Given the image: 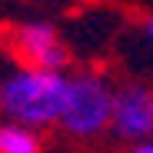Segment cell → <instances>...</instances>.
<instances>
[{
    "instance_id": "8992f818",
    "label": "cell",
    "mask_w": 153,
    "mask_h": 153,
    "mask_svg": "<svg viewBox=\"0 0 153 153\" xmlns=\"http://www.w3.org/2000/svg\"><path fill=\"white\" fill-rule=\"evenodd\" d=\"M130 153H153V137H150V140H140V143H133V146H130Z\"/></svg>"
},
{
    "instance_id": "6da1fadb",
    "label": "cell",
    "mask_w": 153,
    "mask_h": 153,
    "mask_svg": "<svg viewBox=\"0 0 153 153\" xmlns=\"http://www.w3.org/2000/svg\"><path fill=\"white\" fill-rule=\"evenodd\" d=\"M67 93V73H50L37 67H13L0 76V113L7 123L47 130L57 126Z\"/></svg>"
},
{
    "instance_id": "7a4b0ae2",
    "label": "cell",
    "mask_w": 153,
    "mask_h": 153,
    "mask_svg": "<svg viewBox=\"0 0 153 153\" xmlns=\"http://www.w3.org/2000/svg\"><path fill=\"white\" fill-rule=\"evenodd\" d=\"M113 90L117 83L100 70H76L67 73V93L57 126L76 140H93L110 130V113H113Z\"/></svg>"
},
{
    "instance_id": "3957f363",
    "label": "cell",
    "mask_w": 153,
    "mask_h": 153,
    "mask_svg": "<svg viewBox=\"0 0 153 153\" xmlns=\"http://www.w3.org/2000/svg\"><path fill=\"white\" fill-rule=\"evenodd\" d=\"M10 50L20 60V67H37V70H50V73H67L73 63L67 40L47 20L17 23L10 33Z\"/></svg>"
},
{
    "instance_id": "52a82bcc",
    "label": "cell",
    "mask_w": 153,
    "mask_h": 153,
    "mask_svg": "<svg viewBox=\"0 0 153 153\" xmlns=\"http://www.w3.org/2000/svg\"><path fill=\"white\" fill-rule=\"evenodd\" d=\"M143 33H146V43H150V47H153V17H150V20H146V23H143Z\"/></svg>"
},
{
    "instance_id": "ba28073f",
    "label": "cell",
    "mask_w": 153,
    "mask_h": 153,
    "mask_svg": "<svg viewBox=\"0 0 153 153\" xmlns=\"http://www.w3.org/2000/svg\"><path fill=\"white\" fill-rule=\"evenodd\" d=\"M0 37H4V23H0Z\"/></svg>"
},
{
    "instance_id": "5b68a950",
    "label": "cell",
    "mask_w": 153,
    "mask_h": 153,
    "mask_svg": "<svg viewBox=\"0 0 153 153\" xmlns=\"http://www.w3.org/2000/svg\"><path fill=\"white\" fill-rule=\"evenodd\" d=\"M0 153H43V140L37 130L17 123H0Z\"/></svg>"
},
{
    "instance_id": "277c9868",
    "label": "cell",
    "mask_w": 153,
    "mask_h": 153,
    "mask_svg": "<svg viewBox=\"0 0 153 153\" xmlns=\"http://www.w3.org/2000/svg\"><path fill=\"white\" fill-rule=\"evenodd\" d=\"M117 140L140 143L153 137V87L130 80L113 90V113H110V130Z\"/></svg>"
}]
</instances>
